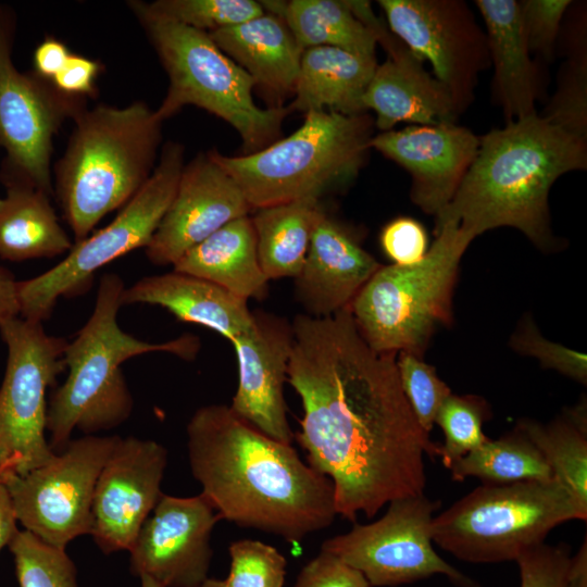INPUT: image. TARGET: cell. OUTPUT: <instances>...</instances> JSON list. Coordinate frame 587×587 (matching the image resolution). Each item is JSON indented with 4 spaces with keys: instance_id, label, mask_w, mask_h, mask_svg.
I'll list each match as a JSON object with an SVG mask.
<instances>
[{
    "instance_id": "obj_1",
    "label": "cell",
    "mask_w": 587,
    "mask_h": 587,
    "mask_svg": "<svg viewBox=\"0 0 587 587\" xmlns=\"http://www.w3.org/2000/svg\"><path fill=\"white\" fill-rule=\"evenodd\" d=\"M287 382L303 408L294 438L334 486L337 514L355 522L386 503L424 494L435 445L403 394L395 352L373 350L349 307L297 315Z\"/></svg>"
},
{
    "instance_id": "obj_2",
    "label": "cell",
    "mask_w": 587,
    "mask_h": 587,
    "mask_svg": "<svg viewBox=\"0 0 587 587\" xmlns=\"http://www.w3.org/2000/svg\"><path fill=\"white\" fill-rule=\"evenodd\" d=\"M186 434L190 471L222 519L291 544L335 520L332 480L229 405L199 408Z\"/></svg>"
},
{
    "instance_id": "obj_3",
    "label": "cell",
    "mask_w": 587,
    "mask_h": 587,
    "mask_svg": "<svg viewBox=\"0 0 587 587\" xmlns=\"http://www.w3.org/2000/svg\"><path fill=\"white\" fill-rule=\"evenodd\" d=\"M587 167L586 137L537 112L479 137L477 154L436 227L454 223L475 238L502 226L539 249L554 245L548 197L563 174Z\"/></svg>"
},
{
    "instance_id": "obj_4",
    "label": "cell",
    "mask_w": 587,
    "mask_h": 587,
    "mask_svg": "<svg viewBox=\"0 0 587 587\" xmlns=\"http://www.w3.org/2000/svg\"><path fill=\"white\" fill-rule=\"evenodd\" d=\"M124 288L118 274H103L90 317L67 342V377L52 391L47 410L52 450L63 449L74 429L92 435L115 428L130 416L134 399L121 369L125 361L150 352L191 361L199 352L200 340L191 334L154 344L124 332L117 323Z\"/></svg>"
},
{
    "instance_id": "obj_5",
    "label": "cell",
    "mask_w": 587,
    "mask_h": 587,
    "mask_svg": "<svg viewBox=\"0 0 587 587\" xmlns=\"http://www.w3.org/2000/svg\"><path fill=\"white\" fill-rule=\"evenodd\" d=\"M54 168V193L75 240L124 207L152 174L162 121L146 103L97 105L75 118Z\"/></svg>"
},
{
    "instance_id": "obj_6",
    "label": "cell",
    "mask_w": 587,
    "mask_h": 587,
    "mask_svg": "<svg viewBox=\"0 0 587 587\" xmlns=\"http://www.w3.org/2000/svg\"><path fill=\"white\" fill-rule=\"evenodd\" d=\"M168 76V89L155 115L162 122L185 105L199 107L226 121L248 153L278 136L290 108H259L251 76L227 57L205 32L151 12L146 2H128Z\"/></svg>"
},
{
    "instance_id": "obj_7",
    "label": "cell",
    "mask_w": 587,
    "mask_h": 587,
    "mask_svg": "<svg viewBox=\"0 0 587 587\" xmlns=\"http://www.w3.org/2000/svg\"><path fill=\"white\" fill-rule=\"evenodd\" d=\"M371 120L321 110L288 137L239 157L210 151L252 210L320 197L352 180L365 160Z\"/></svg>"
},
{
    "instance_id": "obj_8",
    "label": "cell",
    "mask_w": 587,
    "mask_h": 587,
    "mask_svg": "<svg viewBox=\"0 0 587 587\" xmlns=\"http://www.w3.org/2000/svg\"><path fill=\"white\" fill-rule=\"evenodd\" d=\"M435 234L420 262L380 265L349 304L373 350L423 357L436 327L451 323L459 264L474 238L454 223L436 227Z\"/></svg>"
},
{
    "instance_id": "obj_9",
    "label": "cell",
    "mask_w": 587,
    "mask_h": 587,
    "mask_svg": "<svg viewBox=\"0 0 587 587\" xmlns=\"http://www.w3.org/2000/svg\"><path fill=\"white\" fill-rule=\"evenodd\" d=\"M587 520L559 480L484 484L434 516L433 542L471 563L516 560L558 525Z\"/></svg>"
},
{
    "instance_id": "obj_10",
    "label": "cell",
    "mask_w": 587,
    "mask_h": 587,
    "mask_svg": "<svg viewBox=\"0 0 587 587\" xmlns=\"http://www.w3.org/2000/svg\"><path fill=\"white\" fill-rule=\"evenodd\" d=\"M184 166L183 146L166 142L148 180L111 223L75 241L65 258L50 270L17 283L20 316L42 323L60 298L86 292L98 270L146 248L175 196Z\"/></svg>"
},
{
    "instance_id": "obj_11",
    "label": "cell",
    "mask_w": 587,
    "mask_h": 587,
    "mask_svg": "<svg viewBox=\"0 0 587 587\" xmlns=\"http://www.w3.org/2000/svg\"><path fill=\"white\" fill-rule=\"evenodd\" d=\"M14 34V13L0 5L1 179L27 183L52 196V139L66 118L85 110V98L59 91L36 73L20 72L11 57Z\"/></svg>"
},
{
    "instance_id": "obj_12",
    "label": "cell",
    "mask_w": 587,
    "mask_h": 587,
    "mask_svg": "<svg viewBox=\"0 0 587 587\" xmlns=\"http://www.w3.org/2000/svg\"><path fill=\"white\" fill-rule=\"evenodd\" d=\"M116 439L86 435L70 440L42 466L7 474L2 482L24 529L64 550L73 539L90 535L95 486Z\"/></svg>"
},
{
    "instance_id": "obj_13",
    "label": "cell",
    "mask_w": 587,
    "mask_h": 587,
    "mask_svg": "<svg viewBox=\"0 0 587 587\" xmlns=\"http://www.w3.org/2000/svg\"><path fill=\"white\" fill-rule=\"evenodd\" d=\"M0 334L8 349L0 387V445L17 458L15 473L24 475L55 455L46 438V396L65 370L68 341L21 316L2 323Z\"/></svg>"
},
{
    "instance_id": "obj_14",
    "label": "cell",
    "mask_w": 587,
    "mask_h": 587,
    "mask_svg": "<svg viewBox=\"0 0 587 587\" xmlns=\"http://www.w3.org/2000/svg\"><path fill=\"white\" fill-rule=\"evenodd\" d=\"M440 507L424 494L395 499L379 520L354 524L348 533L326 539L321 550L358 570L371 587L411 584L436 574L459 587H480L435 551L430 524Z\"/></svg>"
},
{
    "instance_id": "obj_15",
    "label": "cell",
    "mask_w": 587,
    "mask_h": 587,
    "mask_svg": "<svg viewBox=\"0 0 587 587\" xmlns=\"http://www.w3.org/2000/svg\"><path fill=\"white\" fill-rule=\"evenodd\" d=\"M390 32L433 68L460 112L489 63L486 34L463 1L380 0Z\"/></svg>"
},
{
    "instance_id": "obj_16",
    "label": "cell",
    "mask_w": 587,
    "mask_h": 587,
    "mask_svg": "<svg viewBox=\"0 0 587 587\" xmlns=\"http://www.w3.org/2000/svg\"><path fill=\"white\" fill-rule=\"evenodd\" d=\"M221 519L202 492L162 494L128 550L132 574L163 587H198L208 578L211 533Z\"/></svg>"
},
{
    "instance_id": "obj_17",
    "label": "cell",
    "mask_w": 587,
    "mask_h": 587,
    "mask_svg": "<svg viewBox=\"0 0 587 587\" xmlns=\"http://www.w3.org/2000/svg\"><path fill=\"white\" fill-rule=\"evenodd\" d=\"M167 451L133 436L117 439L98 476L91 533L105 554L129 550L162 496Z\"/></svg>"
},
{
    "instance_id": "obj_18",
    "label": "cell",
    "mask_w": 587,
    "mask_h": 587,
    "mask_svg": "<svg viewBox=\"0 0 587 587\" xmlns=\"http://www.w3.org/2000/svg\"><path fill=\"white\" fill-rule=\"evenodd\" d=\"M252 211L234 178L201 153L184 166L175 196L145 248L157 265L174 264L214 232Z\"/></svg>"
},
{
    "instance_id": "obj_19",
    "label": "cell",
    "mask_w": 587,
    "mask_h": 587,
    "mask_svg": "<svg viewBox=\"0 0 587 587\" xmlns=\"http://www.w3.org/2000/svg\"><path fill=\"white\" fill-rule=\"evenodd\" d=\"M238 363V386L229 408L266 436L294 440L284 396L292 349V327L284 317L253 312L249 329L232 341Z\"/></svg>"
},
{
    "instance_id": "obj_20",
    "label": "cell",
    "mask_w": 587,
    "mask_h": 587,
    "mask_svg": "<svg viewBox=\"0 0 587 587\" xmlns=\"http://www.w3.org/2000/svg\"><path fill=\"white\" fill-rule=\"evenodd\" d=\"M478 147L479 136L454 123L410 125L383 132L369 141L370 149L408 171L412 201L435 217L452 200Z\"/></svg>"
},
{
    "instance_id": "obj_21",
    "label": "cell",
    "mask_w": 587,
    "mask_h": 587,
    "mask_svg": "<svg viewBox=\"0 0 587 587\" xmlns=\"http://www.w3.org/2000/svg\"><path fill=\"white\" fill-rule=\"evenodd\" d=\"M377 43L388 58L377 64L363 96V109L376 114L375 125L383 132L398 123L437 125L454 123L460 113L447 87L430 75L424 61L384 25Z\"/></svg>"
},
{
    "instance_id": "obj_22",
    "label": "cell",
    "mask_w": 587,
    "mask_h": 587,
    "mask_svg": "<svg viewBox=\"0 0 587 587\" xmlns=\"http://www.w3.org/2000/svg\"><path fill=\"white\" fill-rule=\"evenodd\" d=\"M379 266L345 226L322 211L296 277L305 314L322 317L349 307Z\"/></svg>"
},
{
    "instance_id": "obj_23",
    "label": "cell",
    "mask_w": 587,
    "mask_h": 587,
    "mask_svg": "<svg viewBox=\"0 0 587 587\" xmlns=\"http://www.w3.org/2000/svg\"><path fill=\"white\" fill-rule=\"evenodd\" d=\"M247 301L218 285L176 271L145 276L121 295L122 305L162 307L177 320L210 328L230 342L253 323Z\"/></svg>"
},
{
    "instance_id": "obj_24",
    "label": "cell",
    "mask_w": 587,
    "mask_h": 587,
    "mask_svg": "<svg viewBox=\"0 0 587 587\" xmlns=\"http://www.w3.org/2000/svg\"><path fill=\"white\" fill-rule=\"evenodd\" d=\"M486 26L494 86L507 123L536 113L537 72L530 60L520 1L476 0Z\"/></svg>"
},
{
    "instance_id": "obj_25",
    "label": "cell",
    "mask_w": 587,
    "mask_h": 587,
    "mask_svg": "<svg viewBox=\"0 0 587 587\" xmlns=\"http://www.w3.org/2000/svg\"><path fill=\"white\" fill-rule=\"evenodd\" d=\"M214 43L254 80L275 93L294 92L303 49L278 15H262L208 33Z\"/></svg>"
},
{
    "instance_id": "obj_26",
    "label": "cell",
    "mask_w": 587,
    "mask_h": 587,
    "mask_svg": "<svg viewBox=\"0 0 587 587\" xmlns=\"http://www.w3.org/2000/svg\"><path fill=\"white\" fill-rule=\"evenodd\" d=\"M376 66V58L337 47L304 49L289 108L304 113L327 110L361 114L363 96Z\"/></svg>"
},
{
    "instance_id": "obj_27",
    "label": "cell",
    "mask_w": 587,
    "mask_h": 587,
    "mask_svg": "<svg viewBox=\"0 0 587 587\" xmlns=\"http://www.w3.org/2000/svg\"><path fill=\"white\" fill-rule=\"evenodd\" d=\"M174 270L211 282L232 294L249 299H263L268 279L261 270L251 217L230 221L185 252Z\"/></svg>"
},
{
    "instance_id": "obj_28",
    "label": "cell",
    "mask_w": 587,
    "mask_h": 587,
    "mask_svg": "<svg viewBox=\"0 0 587 587\" xmlns=\"http://www.w3.org/2000/svg\"><path fill=\"white\" fill-rule=\"evenodd\" d=\"M0 197V258L21 262L67 253L73 242L45 191L23 182H3Z\"/></svg>"
},
{
    "instance_id": "obj_29",
    "label": "cell",
    "mask_w": 587,
    "mask_h": 587,
    "mask_svg": "<svg viewBox=\"0 0 587 587\" xmlns=\"http://www.w3.org/2000/svg\"><path fill=\"white\" fill-rule=\"evenodd\" d=\"M320 199L308 197L258 209L251 217L259 264L268 280L297 277L319 215Z\"/></svg>"
},
{
    "instance_id": "obj_30",
    "label": "cell",
    "mask_w": 587,
    "mask_h": 587,
    "mask_svg": "<svg viewBox=\"0 0 587 587\" xmlns=\"http://www.w3.org/2000/svg\"><path fill=\"white\" fill-rule=\"evenodd\" d=\"M264 11L280 16L301 48L319 46L375 57L377 36L360 21L346 0L260 1Z\"/></svg>"
},
{
    "instance_id": "obj_31",
    "label": "cell",
    "mask_w": 587,
    "mask_h": 587,
    "mask_svg": "<svg viewBox=\"0 0 587 587\" xmlns=\"http://www.w3.org/2000/svg\"><path fill=\"white\" fill-rule=\"evenodd\" d=\"M586 407L579 404L548 424L521 420L520 428L539 449L553 476L587 514V424Z\"/></svg>"
},
{
    "instance_id": "obj_32",
    "label": "cell",
    "mask_w": 587,
    "mask_h": 587,
    "mask_svg": "<svg viewBox=\"0 0 587 587\" xmlns=\"http://www.w3.org/2000/svg\"><path fill=\"white\" fill-rule=\"evenodd\" d=\"M448 470L451 478L459 482L466 477L479 478L485 484L554 479L542 453L517 427L499 439H488Z\"/></svg>"
},
{
    "instance_id": "obj_33",
    "label": "cell",
    "mask_w": 587,
    "mask_h": 587,
    "mask_svg": "<svg viewBox=\"0 0 587 587\" xmlns=\"http://www.w3.org/2000/svg\"><path fill=\"white\" fill-rule=\"evenodd\" d=\"M20 587H78L77 571L64 549L17 530L8 545Z\"/></svg>"
},
{
    "instance_id": "obj_34",
    "label": "cell",
    "mask_w": 587,
    "mask_h": 587,
    "mask_svg": "<svg viewBox=\"0 0 587 587\" xmlns=\"http://www.w3.org/2000/svg\"><path fill=\"white\" fill-rule=\"evenodd\" d=\"M488 416L489 408L480 397L451 394L446 398L435 423L445 436L444 444L437 445L436 455L440 457L447 469L489 439L483 432V424Z\"/></svg>"
},
{
    "instance_id": "obj_35",
    "label": "cell",
    "mask_w": 587,
    "mask_h": 587,
    "mask_svg": "<svg viewBox=\"0 0 587 587\" xmlns=\"http://www.w3.org/2000/svg\"><path fill=\"white\" fill-rule=\"evenodd\" d=\"M146 4L158 15L205 33L235 26L264 13L260 1L253 0H158Z\"/></svg>"
},
{
    "instance_id": "obj_36",
    "label": "cell",
    "mask_w": 587,
    "mask_h": 587,
    "mask_svg": "<svg viewBox=\"0 0 587 587\" xmlns=\"http://www.w3.org/2000/svg\"><path fill=\"white\" fill-rule=\"evenodd\" d=\"M397 369L403 394L421 427L429 434L437 412L450 387L437 375L433 365L410 352L397 354Z\"/></svg>"
},
{
    "instance_id": "obj_37",
    "label": "cell",
    "mask_w": 587,
    "mask_h": 587,
    "mask_svg": "<svg viewBox=\"0 0 587 587\" xmlns=\"http://www.w3.org/2000/svg\"><path fill=\"white\" fill-rule=\"evenodd\" d=\"M230 567L227 587H283L286 558L273 546L260 540L240 539L228 547Z\"/></svg>"
},
{
    "instance_id": "obj_38",
    "label": "cell",
    "mask_w": 587,
    "mask_h": 587,
    "mask_svg": "<svg viewBox=\"0 0 587 587\" xmlns=\"http://www.w3.org/2000/svg\"><path fill=\"white\" fill-rule=\"evenodd\" d=\"M542 116L573 134L586 137L587 72L585 58H572L564 66L559 87Z\"/></svg>"
},
{
    "instance_id": "obj_39",
    "label": "cell",
    "mask_w": 587,
    "mask_h": 587,
    "mask_svg": "<svg viewBox=\"0 0 587 587\" xmlns=\"http://www.w3.org/2000/svg\"><path fill=\"white\" fill-rule=\"evenodd\" d=\"M511 347L536 358L544 367L553 369L580 384L587 382V355L546 339L532 320L525 319L511 338Z\"/></svg>"
},
{
    "instance_id": "obj_40",
    "label": "cell",
    "mask_w": 587,
    "mask_h": 587,
    "mask_svg": "<svg viewBox=\"0 0 587 587\" xmlns=\"http://www.w3.org/2000/svg\"><path fill=\"white\" fill-rule=\"evenodd\" d=\"M566 544H540L521 553L515 560L521 587H566L571 561Z\"/></svg>"
},
{
    "instance_id": "obj_41",
    "label": "cell",
    "mask_w": 587,
    "mask_h": 587,
    "mask_svg": "<svg viewBox=\"0 0 587 587\" xmlns=\"http://www.w3.org/2000/svg\"><path fill=\"white\" fill-rule=\"evenodd\" d=\"M571 3L570 0L520 1L523 29L530 52L551 58L561 20Z\"/></svg>"
},
{
    "instance_id": "obj_42",
    "label": "cell",
    "mask_w": 587,
    "mask_h": 587,
    "mask_svg": "<svg viewBox=\"0 0 587 587\" xmlns=\"http://www.w3.org/2000/svg\"><path fill=\"white\" fill-rule=\"evenodd\" d=\"M384 253L396 265H412L420 262L428 251V236L416 220L399 216L387 223L379 237Z\"/></svg>"
},
{
    "instance_id": "obj_43",
    "label": "cell",
    "mask_w": 587,
    "mask_h": 587,
    "mask_svg": "<svg viewBox=\"0 0 587 587\" xmlns=\"http://www.w3.org/2000/svg\"><path fill=\"white\" fill-rule=\"evenodd\" d=\"M294 587H371L358 570L321 550L300 571Z\"/></svg>"
},
{
    "instance_id": "obj_44",
    "label": "cell",
    "mask_w": 587,
    "mask_h": 587,
    "mask_svg": "<svg viewBox=\"0 0 587 587\" xmlns=\"http://www.w3.org/2000/svg\"><path fill=\"white\" fill-rule=\"evenodd\" d=\"M100 67L97 61L71 53L61 71L50 82L63 93L85 98L96 92L95 83Z\"/></svg>"
},
{
    "instance_id": "obj_45",
    "label": "cell",
    "mask_w": 587,
    "mask_h": 587,
    "mask_svg": "<svg viewBox=\"0 0 587 587\" xmlns=\"http://www.w3.org/2000/svg\"><path fill=\"white\" fill-rule=\"evenodd\" d=\"M70 54L67 47L59 39L45 38L34 52L35 73L51 80L61 71Z\"/></svg>"
},
{
    "instance_id": "obj_46",
    "label": "cell",
    "mask_w": 587,
    "mask_h": 587,
    "mask_svg": "<svg viewBox=\"0 0 587 587\" xmlns=\"http://www.w3.org/2000/svg\"><path fill=\"white\" fill-rule=\"evenodd\" d=\"M17 283L9 270L0 266V325L20 316Z\"/></svg>"
},
{
    "instance_id": "obj_47",
    "label": "cell",
    "mask_w": 587,
    "mask_h": 587,
    "mask_svg": "<svg viewBox=\"0 0 587 587\" xmlns=\"http://www.w3.org/2000/svg\"><path fill=\"white\" fill-rule=\"evenodd\" d=\"M18 530L10 496L2 479L0 480V550L8 546Z\"/></svg>"
},
{
    "instance_id": "obj_48",
    "label": "cell",
    "mask_w": 587,
    "mask_h": 587,
    "mask_svg": "<svg viewBox=\"0 0 587 587\" xmlns=\"http://www.w3.org/2000/svg\"><path fill=\"white\" fill-rule=\"evenodd\" d=\"M566 587H587V539L571 557Z\"/></svg>"
},
{
    "instance_id": "obj_49",
    "label": "cell",
    "mask_w": 587,
    "mask_h": 587,
    "mask_svg": "<svg viewBox=\"0 0 587 587\" xmlns=\"http://www.w3.org/2000/svg\"><path fill=\"white\" fill-rule=\"evenodd\" d=\"M18 464L17 458L13 457L4 447L0 445V479L11 473L15 472Z\"/></svg>"
},
{
    "instance_id": "obj_50",
    "label": "cell",
    "mask_w": 587,
    "mask_h": 587,
    "mask_svg": "<svg viewBox=\"0 0 587 587\" xmlns=\"http://www.w3.org/2000/svg\"><path fill=\"white\" fill-rule=\"evenodd\" d=\"M198 587H227L225 579H216V578H207L202 584H200Z\"/></svg>"
},
{
    "instance_id": "obj_51",
    "label": "cell",
    "mask_w": 587,
    "mask_h": 587,
    "mask_svg": "<svg viewBox=\"0 0 587 587\" xmlns=\"http://www.w3.org/2000/svg\"><path fill=\"white\" fill-rule=\"evenodd\" d=\"M139 578L141 580V587H163L148 576H141Z\"/></svg>"
},
{
    "instance_id": "obj_52",
    "label": "cell",
    "mask_w": 587,
    "mask_h": 587,
    "mask_svg": "<svg viewBox=\"0 0 587 587\" xmlns=\"http://www.w3.org/2000/svg\"><path fill=\"white\" fill-rule=\"evenodd\" d=\"M1 480V479H0Z\"/></svg>"
}]
</instances>
